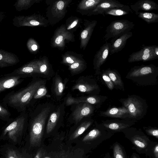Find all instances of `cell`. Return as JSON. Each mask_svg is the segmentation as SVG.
<instances>
[{"mask_svg":"<svg viewBox=\"0 0 158 158\" xmlns=\"http://www.w3.org/2000/svg\"><path fill=\"white\" fill-rule=\"evenodd\" d=\"M11 114L6 107L0 104V119L8 122L10 120Z\"/></svg>","mask_w":158,"mask_h":158,"instance_id":"39","label":"cell"},{"mask_svg":"<svg viewBox=\"0 0 158 158\" xmlns=\"http://www.w3.org/2000/svg\"><path fill=\"white\" fill-rule=\"evenodd\" d=\"M91 121H86L82 123L73 134L72 138L73 139L78 137L85 131L92 124Z\"/></svg>","mask_w":158,"mask_h":158,"instance_id":"37","label":"cell"},{"mask_svg":"<svg viewBox=\"0 0 158 158\" xmlns=\"http://www.w3.org/2000/svg\"><path fill=\"white\" fill-rule=\"evenodd\" d=\"M102 158H113V157L111 156L109 153L107 152L106 153L104 156Z\"/></svg>","mask_w":158,"mask_h":158,"instance_id":"46","label":"cell"},{"mask_svg":"<svg viewBox=\"0 0 158 158\" xmlns=\"http://www.w3.org/2000/svg\"><path fill=\"white\" fill-rule=\"evenodd\" d=\"M114 134L105 130L100 124L97 125L84 137L82 141L89 143L91 148H95Z\"/></svg>","mask_w":158,"mask_h":158,"instance_id":"9","label":"cell"},{"mask_svg":"<svg viewBox=\"0 0 158 158\" xmlns=\"http://www.w3.org/2000/svg\"><path fill=\"white\" fill-rule=\"evenodd\" d=\"M110 43L106 42L100 47L95 55L93 65L96 74H100V67L107 58L110 53Z\"/></svg>","mask_w":158,"mask_h":158,"instance_id":"13","label":"cell"},{"mask_svg":"<svg viewBox=\"0 0 158 158\" xmlns=\"http://www.w3.org/2000/svg\"><path fill=\"white\" fill-rule=\"evenodd\" d=\"M41 156V153L40 152H37L36 155L35 156L34 158H40Z\"/></svg>","mask_w":158,"mask_h":158,"instance_id":"47","label":"cell"},{"mask_svg":"<svg viewBox=\"0 0 158 158\" xmlns=\"http://www.w3.org/2000/svg\"><path fill=\"white\" fill-rule=\"evenodd\" d=\"M124 5L116 0H104L90 11L87 16L102 15L104 16V13L105 10L112 8L121 7Z\"/></svg>","mask_w":158,"mask_h":158,"instance_id":"17","label":"cell"},{"mask_svg":"<svg viewBox=\"0 0 158 158\" xmlns=\"http://www.w3.org/2000/svg\"><path fill=\"white\" fill-rule=\"evenodd\" d=\"M13 24L18 27L24 26L46 27L49 24L47 19L39 14L16 16L13 19Z\"/></svg>","mask_w":158,"mask_h":158,"instance_id":"10","label":"cell"},{"mask_svg":"<svg viewBox=\"0 0 158 158\" xmlns=\"http://www.w3.org/2000/svg\"><path fill=\"white\" fill-rule=\"evenodd\" d=\"M130 158H141L135 152H133Z\"/></svg>","mask_w":158,"mask_h":158,"instance_id":"45","label":"cell"},{"mask_svg":"<svg viewBox=\"0 0 158 158\" xmlns=\"http://www.w3.org/2000/svg\"><path fill=\"white\" fill-rule=\"evenodd\" d=\"M27 120V115L25 112L20 113L5 128L3 134L4 135L7 134L13 141H17L18 137L23 131Z\"/></svg>","mask_w":158,"mask_h":158,"instance_id":"8","label":"cell"},{"mask_svg":"<svg viewBox=\"0 0 158 158\" xmlns=\"http://www.w3.org/2000/svg\"><path fill=\"white\" fill-rule=\"evenodd\" d=\"M62 63L69 66L77 62L84 60L82 56L72 52H67L62 56Z\"/></svg>","mask_w":158,"mask_h":158,"instance_id":"25","label":"cell"},{"mask_svg":"<svg viewBox=\"0 0 158 158\" xmlns=\"http://www.w3.org/2000/svg\"><path fill=\"white\" fill-rule=\"evenodd\" d=\"M6 158H22L16 151L13 149L8 150L6 154Z\"/></svg>","mask_w":158,"mask_h":158,"instance_id":"43","label":"cell"},{"mask_svg":"<svg viewBox=\"0 0 158 158\" xmlns=\"http://www.w3.org/2000/svg\"><path fill=\"white\" fill-rule=\"evenodd\" d=\"M44 158H50L49 157H44Z\"/></svg>","mask_w":158,"mask_h":158,"instance_id":"48","label":"cell"},{"mask_svg":"<svg viewBox=\"0 0 158 158\" xmlns=\"http://www.w3.org/2000/svg\"><path fill=\"white\" fill-rule=\"evenodd\" d=\"M121 101L123 106L127 108L129 113V117L135 120L140 119L145 114L147 105L141 98L135 95L129 96Z\"/></svg>","mask_w":158,"mask_h":158,"instance_id":"6","label":"cell"},{"mask_svg":"<svg viewBox=\"0 0 158 158\" xmlns=\"http://www.w3.org/2000/svg\"><path fill=\"white\" fill-rule=\"evenodd\" d=\"M98 86L96 84L88 83H79L75 85L73 88V90L77 89L83 93H90L97 89L99 90Z\"/></svg>","mask_w":158,"mask_h":158,"instance_id":"29","label":"cell"},{"mask_svg":"<svg viewBox=\"0 0 158 158\" xmlns=\"http://www.w3.org/2000/svg\"><path fill=\"white\" fill-rule=\"evenodd\" d=\"M81 19L76 16H72L68 18L65 25L67 31L72 33L75 31L81 26Z\"/></svg>","mask_w":158,"mask_h":158,"instance_id":"28","label":"cell"},{"mask_svg":"<svg viewBox=\"0 0 158 158\" xmlns=\"http://www.w3.org/2000/svg\"><path fill=\"white\" fill-rule=\"evenodd\" d=\"M132 35V32L130 31L115 39L111 40L110 54L111 55L121 51L126 45L127 40Z\"/></svg>","mask_w":158,"mask_h":158,"instance_id":"19","label":"cell"},{"mask_svg":"<svg viewBox=\"0 0 158 158\" xmlns=\"http://www.w3.org/2000/svg\"><path fill=\"white\" fill-rule=\"evenodd\" d=\"M38 62V60L32 61L5 75L9 76H21L27 77L35 74L39 73Z\"/></svg>","mask_w":158,"mask_h":158,"instance_id":"14","label":"cell"},{"mask_svg":"<svg viewBox=\"0 0 158 158\" xmlns=\"http://www.w3.org/2000/svg\"><path fill=\"white\" fill-rule=\"evenodd\" d=\"M75 41L73 33L67 31L65 25L62 24L55 31L51 40V45L53 48L63 49L66 43Z\"/></svg>","mask_w":158,"mask_h":158,"instance_id":"11","label":"cell"},{"mask_svg":"<svg viewBox=\"0 0 158 158\" xmlns=\"http://www.w3.org/2000/svg\"><path fill=\"white\" fill-rule=\"evenodd\" d=\"M86 67L85 61L77 62L69 65V69L73 73H76L84 70Z\"/></svg>","mask_w":158,"mask_h":158,"instance_id":"36","label":"cell"},{"mask_svg":"<svg viewBox=\"0 0 158 158\" xmlns=\"http://www.w3.org/2000/svg\"><path fill=\"white\" fill-rule=\"evenodd\" d=\"M130 8L137 15L140 10L145 11L158 10V5L154 1L151 0H140L131 5Z\"/></svg>","mask_w":158,"mask_h":158,"instance_id":"21","label":"cell"},{"mask_svg":"<svg viewBox=\"0 0 158 158\" xmlns=\"http://www.w3.org/2000/svg\"><path fill=\"white\" fill-rule=\"evenodd\" d=\"M158 59V46L155 45L146 46L140 50L133 52L129 56L128 62L147 61Z\"/></svg>","mask_w":158,"mask_h":158,"instance_id":"12","label":"cell"},{"mask_svg":"<svg viewBox=\"0 0 158 158\" xmlns=\"http://www.w3.org/2000/svg\"><path fill=\"white\" fill-rule=\"evenodd\" d=\"M133 11L128 5H124L120 8H112L105 10L104 13V16L105 15H111L119 16L132 13Z\"/></svg>","mask_w":158,"mask_h":158,"instance_id":"26","label":"cell"},{"mask_svg":"<svg viewBox=\"0 0 158 158\" xmlns=\"http://www.w3.org/2000/svg\"><path fill=\"white\" fill-rule=\"evenodd\" d=\"M104 0H83L77 5L76 11L82 15H86L98 4Z\"/></svg>","mask_w":158,"mask_h":158,"instance_id":"23","label":"cell"},{"mask_svg":"<svg viewBox=\"0 0 158 158\" xmlns=\"http://www.w3.org/2000/svg\"><path fill=\"white\" fill-rule=\"evenodd\" d=\"M113 158H127L123 147L119 143L115 142L111 146Z\"/></svg>","mask_w":158,"mask_h":158,"instance_id":"30","label":"cell"},{"mask_svg":"<svg viewBox=\"0 0 158 158\" xmlns=\"http://www.w3.org/2000/svg\"><path fill=\"white\" fill-rule=\"evenodd\" d=\"M60 115V110L58 109L52 113L49 116L46 127V132L48 134L55 127Z\"/></svg>","mask_w":158,"mask_h":158,"instance_id":"31","label":"cell"},{"mask_svg":"<svg viewBox=\"0 0 158 158\" xmlns=\"http://www.w3.org/2000/svg\"><path fill=\"white\" fill-rule=\"evenodd\" d=\"M102 77L108 88L111 90H112L114 87V85L110 77L104 72L103 70Z\"/></svg>","mask_w":158,"mask_h":158,"instance_id":"42","label":"cell"},{"mask_svg":"<svg viewBox=\"0 0 158 158\" xmlns=\"http://www.w3.org/2000/svg\"><path fill=\"white\" fill-rule=\"evenodd\" d=\"M102 116L114 118H125L129 117V113L127 108L124 106L110 108L106 111L101 112Z\"/></svg>","mask_w":158,"mask_h":158,"instance_id":"24","label":"cell"},{"mask_svg":"<svg viewBox=\"0 0 158 158\" xmlns=\"http://www.w3.org/2000/svg\"><path fill=\"white\" fill-rule=\"evenodd\" d=\"M137 15L148 24L158 22V14L154 13L139 12Z\"/></svg>","mask_w":158,"mask_h":158,"instance_id":"32","label":"cell"},{"mask_svg":"<svg viewBox=\"0 0 158 158\" xmlns=\"http://www.w3.org/2000/svg\"><path fill=\"white\" fill-rule=\"evenodd\" d=\"M143 129L147 135L158 139V129L156 127H143Z\"/></svg>","mask_w":158,"mask_h":158,"instance_id":"40","label":"cell"},{"mask_svg":"<svg viewBox=\"0 0 158 158\" xmlns=\"http://www.w3.org/2000/svg\"><path fill=\"white\" fill-rule=\"evenodd\" d=\"M97 23L96 20H84V27L81 32L80 36L81 48L85 50L86 48Z\"/></svg>","mask_w":158,"mask_h":158,"instance_id":"16","label":"cell"},{"mask_svg":"<svg viewBox=\"0 0 158 158\" xmlns=\"http://www.w3.org/2000/svg\"><path fill=\"white\" fill-rule=\"evenodd\" d=\"M47 93V90L45 86L43 85L40 86L35 93L33 98H39L43 97Z\"/></svg>","mask_w":158,"mask_h":158,"instance_id":"41","label":"cell"},{"mask_svg":"<svg viewBox=\"0 0 158 158\" xmlns=\"http://www.w3.org/2000/svg\"><path fill=\"white\" fill-rule=\"evenodd\" d=\"M134 122L127 121L107 120L100 125L105 130L113 134L122 132L124 130L131 127Z\"/></svg>","mask_w":158,"mask_h":158,"instance_id":"15","label":"cell"},{"mask_svg":"<svg viewBox=\"0 0 158 158\" xmlns=\"http://www.w3.org/2000/svg\"><path fill=\"white\" fill-rule=\"evenodd\" d=\"M72 1V0L46 1V3L48 5L46 16L49 24L54 25L62 20L67 12V7Z\"/></svg>","mask_w":158,"mask_h":158,"instance_id":"4","label":"cell"},{"mask_svg":"<svg viewBox=\"0 0 158 158\" xmlns=\"http://www.w3.org/2000/svg\"><path fill=\"white\" fill-rule=\"evenodd\" d=\"M20 61L15 54L0 49V68H4L14 65Z\"/></svg>","mask_w":158,"mask_h":158,"instance_id":"22","label":"cell"},{"mask_svg":"<svg viewBox=\"0 0 158 158\" xmlns=\"http://www.w3.org/2000/svg\"><path fill=\"white\" fill-rule=\"evenodd\" d=\"M94 110V107L91 104L82 103L77 106L73 112V118L76 122H78L83 118L90 115Z\"/></svg>","mask_w":158,"mask_h":158,"instance_id":"20","label":"cell"},{"mask_svg":"<svg viewBox=\"0 0 158 158\" xmlns=\"http://www.w3.org/2000/svg\"><path fill=\"white\" fill-rule=\"evenodd\" d=\"M25 77L9 76L4 74L0 77V94L3 91L14 87L21 84Z\"/></svg>","mask_w":158,"mask_h":158,"instance_id":"18","label":"cell"},{"mask_svg":"<svg viewBox=\"0 0 158 158\" xmlns=\"http://www.w3.org/2000/svg\"><path fill=\"white\" fill-rule=\"evenodd\" d=\"M122 132L123 133L125 137L131 143L133 149L139 154H145L152 141L142 131L130 127Z\"/></svg>","mask_w":158,"mask_h":158,"instance_id":"5","label":"cell"},{"mask_svg":"<svg viewBox=\"0 0 158 158\" xmlns=\"http://www.w3.org/2000/svg\"><path fill=\"white\" fill-rule=\"evenodd\" d=\"M54 91L57 96L61 95L64 88V85L60 78L57 77L55 80Z\"/></svg>","mask_w":158,"mask_h":158,"instance_id":"38","label":"cell"},{"mask_svg":"<svg viewBox=\"0 0 158 158\" xmlns=\"http://www.w3.org/2000/svg\"><path fill=\"white\" fill-rule=\"evenodd\" d=\"M50 110V107L45 108L37 115L32 117L30 129V142L31 146L36 147L40 145L46 121Z\"/></svg>","mask_w":158,"mask_h":158,"instance_id":"3","label":"cell"},{"mask_svg":"<svg viewBox=\"0 0 158 158\" xmlns=\"http://www.w3.org/2000/svg\"><path fill=\"white\" fill-rule=\"evenodd\" d=\"M39 74L47 75L50 70V65L48 60L46 57H44L38 60Z\"/></svg>","mask_w":158,"mask_h":158,"instance_id":"34","label":"cell"},{"mask_svg":"<svg viewBox=\"0 0 158 158\" xmlns=\"http://www.w3.org/2000/svg\"><path fill=\"white\" fill-rule=\"evenodd\" d=\"M27 45L30 52L35 51L38 49V46L33 40H30L27 42Z\"/></svg>","mask_w":158,"mask_h":158,"instance_id":"44","label":"cell"},{"mask_svg":"<svg viewBox=\"0 0 158 158\" xmlns=\"http://www.w3.org/2000/svg\"><path fill=\"white\" fill-rule=\"evenodd\" d=\"M158 75V67L153 64H142L132 68L126 78L141 85H151L156 83Z\"/></svg>","mask_w":158,"mask_h":158,"instance_id":"2","label":"cell"},{"mask_svg":"<svg viewBox=\"0 0 158 158\" xmlns=\"http://www.w3.org/2000/svg\"><path fill=\"white\" fill-rule=\"evenodd\" d=\"M145 154L152 158H158V143L152 141L147 149Z\"/></svg>","mask_w":158,"mask_h":158,"instance_id":"35","label":"cell"},{"mask_svg":"<svg viewBox=\"0 0 158 158\" xmlns=\"http://www.w3.org/2000/svg\"><path fill=\"white\" fill-rule=\"evenodd\" d=\"M44 83L41 80L33 81L24 88L9 92L2 99L3 105L6 107L13 108L20 113L25 112L37 89Z\"/></svg>","mask_w":158,"mask_h":158,"instance_id":"1","label":"cell"},{"mask_svg":"<svg viewBox=\"0 0 158 158\" xmlns=\"http://www.w3.org/2000/svg\"><path fill=\"white\" fill-rule=\"evenodd\" d=\"M40 1V0H19L15 2L14 6L16 10L20 11L27 10L34 3Z\"/></svg>","mask_w":158,"mask_h":158,"instance_id":"33","label":"cell"},{"mask_svg":"<svg viewBox=\"0 0 158 158\" xmlns=\"http://www.w3.org/2000/svg\"><path fill=\"white\" fill-rule=\"evenodd\" d=\"M103 71L110 77L114 86L115 85L120 87L121 89L124 88L121 76L116 70L108 69Z\"/></svg>","mask_w":158,"mask_h":158,"instance_id":"27","label":"cell"},{"mask_svg":"<svg viewBox=\"0 0 158 158\" xmlns=\"http://www.w3.org/2000/svg\"><path fill=\"white\" fill-rule=\"evenodd\" d=\"M134 23L127 19L116 20L111 22L107 27L104 40H114L125 33L131 31L135 26Z\"/></svg>","mask_w":158,"mask_h":158,"instance_id":"7","label":"cell"}]
</instances>
